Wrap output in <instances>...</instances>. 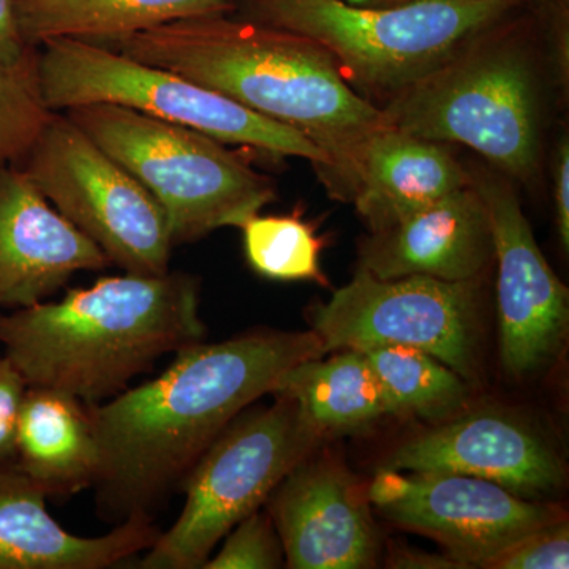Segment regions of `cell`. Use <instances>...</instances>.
<instances>
[{
    "label": "cell",
    "instance_id": "obj_27",
    "mask_svg": "<svg viewBox=\"0 0 569 569\" xmlns=\"http://www.w3.org/2000/svg\"><path fill=\"white\" fill-rule=\"evenodd\" d=\"M24 378L6 355L0 356V463L14 462L18 415L24 397Z\"/></svg>",
    "mask_w": 569,
    "mask_h": 569
},
{
    "label": "cell",
    "instance_id": "obj_18",
    "mask_svg": "<svg viewBox=\"0 0 569 569\" xmlns=\"http://www.w3.org/2000/svg\"><path fill=\"white\" fill-rule=\"evenodd\" d=\"M471 181L441 142L383 127L366 144L351 200L378 233Z\"/></svg>",
    "mask_w": 569,
    "mask_h": 569
},
{
    "label": "cell",
    "instance_id": "obj_15",
    "mask_svg": "<svg viewBox=\"0 0 569 569\" xmlns=\"http://www.w3.org/2000/svg\"><path fill=\"white\" fill-rule=\"evenodd\" d=\"M111 261L13 164H0V312L48 301L82 271Z\"/></svg>",
    "mask_w": 569,
    "mask_h": 569
},
{
    "label": "cell",
    "instance_id": "obj_24",
    "mask_svg": "<svg viewBox=\"0 0 569 569\" xmlns=\"http://www.w3.org/2000/svg\"><path fill=\"white\" fill-rule=\"evenodd\" d=\"M37 52L20 66L0 67V164L20 163L54 112L41 97Z\"/></svg>",
    "mask_w": 569,
    "mask_h": 569
},
{
    "label": "cell",
    "instance_id": "obj_29",
    "mask_svg": "<svg viewBox=\"0 0 569 569\" xmlns=\"http://www.w3.org/2000/svg\"><path fill=\"white\" fill-rule=\"evenodd\" d=\"M553 170V192H556L557 228L561 246L569 247V144L567 138L560 141Z\"/></svg>",
    "mask_w": 569,
    "mask_h": 569
},
{
    "label": "cell",
    "instance_id": "obj_17",
    "mask_svg": "<svg viewBox=\"0 0 569 569\" xmlns=\"http://www.w3.org/2000/svg\"><path fill=\"white\" fill-rule=\"evenodd\" d=\"M47 498L14 462L0 463V569L118 567L162 533L149 516H133L103 537H78L52 518Z\"/></svg>",
    "mask_w": 569,
    "mask_h": 569
},
{
    "label": "cell",
    "instance_id": "obj_10",
    "mask_svg": "<svg viewBox=\"0 0 569 569\" xmlns=\"http://www.w3.org/2000/svg\"><path fill=\"white\" fill-rule=\"evenodd\" d=\"M312 331L328 351L417 348L467 381L478 376V279L426 276L378 279L358 269L326 305L312 310Z\"/></svg>",
    "mask_w": 569,
    "mask_h": 569
},
{
    "label": "cell",
    "instance_id": "obj_14",
    "mask_svg": "<svg viewBox=\"0 0 569 569\" xmlns=\"http://www.w3.org/2000/svg\"><path fill=\"white\" fill-rule=\"evenodd\" d=\"M312 456V455H310ZM298 463L266 500L291 569H365L380 539L367 489L335 459Z\"/></svg>",
    "mask_w": 569,
    "mask_h": 569
},
{
    "label": "cell",
    "instance_id": "obj_19",
    "mask_svg": "<svg viewBox=\"0 0 569 569\" xmlns=\"http://www.w3.org/2000/svg\"><path fill=\"white\" fill-rule=\"evenodd\" d=\"M14 466L48 497L92 488L100 449L91 406L58 389L28 387L18 415Z\"/></svg>",
    "mask_w": 569,
    "mask_h": 569
},
{
    "label": "cell",
    "instance_id": "obj_20",
    "mask_svg": "<svg viewBox=\"0 0 569 569\" xmlns=\"http://www.w3.org/2000/svg\"><path fill=\"white\" fill-rule=\"evenodd\" d=\"M22 39L39 48L52 39L110 44L190 18L228 14L231 0H13Z\"/></svg>",
    "mask_w": 569,
    "mask_h": 569
},
{
    "label": "cell",
    "instance_id": "obj_25",
    "mask_svg": "<svg viewBox=\"0 0 569 569\" xmlns=\"http://www.w3.org/2000/svg\"><path fill=\"white\" fill-rule=\"evenodd\" d=\"M224 538L222 549L209 557L204 569H276L284 563L274 523L260 509L242 519Z\"/></svg>",
    "mask_w": 569,
    "mask_h": 569
},
{
    "label": "cell",
    "instance_id": "obj_4",
    "mask_svg": "<svg viewBox=\"0 0 569 569\" xmlns=\"http://www.w3.org/2000/svg\"><path fill=\"white\" fill-rule=\"evenodd\" d=\"M518 0H410L387 7L346 0H249L253 20L312 40L343 77L399 93L455 59Z\"/></svg>",
    "mask_w": 569,
    "mask_h": 569
},
{
    "label": "cell",
    "instance_id": "obj_8",
    "mask_svg": "<svg viewBox=\"0 0 569 569\" xmlns=\"http://www.w3.org/2000/svg\"><path fill=\"white\" fill-rule=\"evenodd\" d=\"M239 415L183 481L186 505L140 561L142 569H200L234 526L323 440L295 400Z\"/></svg>",
    "mask_w": 569,
    "mask_h": 569
},
{
    "label": "cell",
    "instance_id": "obj_9",
    "mask_svg": "<svg viewBox=\"0 0 569 569\" xmlns=\"http://www.w3.org/2000/svg\"><path fill=\"white\" fill-rule=\"evenodd\" d=\"M20 168L62 217L127 274L170 271V224L162 206L63 111H54Z\"/></svg>",
    "mask_w": 569,
    "mask_h": 569
},
{
    "label": "cell",
    "instance_id": "obj_30",
    "mask_svg": "<svg viewBox=\"0 0 569 569\" xmlns=\"http://www.w3.org/2000/svg\"><path fill=\"white\" fill-rule=\"evenodd\" d=\"M389 568H425V569H455L462 568L448 556H433V553L419 552V550L396 548L389 557Z\"/></svg>",
    "mask_w": 569,
    "mask_h": 569
},
{
    "label": "cell",
    "instance_id": "obj_21",
    "mask_svg": "<svg viewBox=\"0 0 569 569\" xmlns=\"http://www.w3.org/2000/svg\"><path fill=\"white\" fill-rule=\"evenodd\" d=\"M271 395L295 400L321 438L359 432L397 415L365 355L355 350L290 367Z\"/></svg>",
    "mask_w": 569,
    "mask_h": 569
},
{
    "label": "cell",
    "instance_id": "obj_22",
    "mask_svg": "<svg viewBox=\"0 0 569 569\" xmlns=\"http://www.w3.org/2000/svg\"><path fill=\"white\" fill-rule=\"evenodd\" d=\"M397 415L411 413L438 425L458 417L468 406L466 378L433 356L408 347L361 351Z\"/></svg>",
    "mask_w": 569,
    "mask_h": 569
},
{
    "label": "cell",
    "instance_id": "obj_13",
    "mask_svg": "<svg viewBox=\"0 0 569 569\" xmlns=\"http://www.w3.org/2000/svg\"><path fill=\"white\" fill-rule=\"evenodd\" d=\"M440 425L400 445L385 467L467 475L538 501L563 488L567 471L559 452L522 419L482 408Z\"/></svg>",
    "mask_w": 569,
    "mask_h": 569
},
{
    "label": "cell",
    "instance_id": "obj_7",
    "mask_svg": "<svg viewBox=\"0 0 569 569\" xmlns=\"http://www.w3.org/2000/svg\"><path fill=\"white\" fill-rule=\"evenodd\" d=\"M385 127L433 142H459L511 178L529 182L541 157L537 77L512 44L471 43L383 108Z\"/></svg>",
    "mask_w": 569,
    "mask_h": 569
},
{
    "label": "cell",
    "instance_id": "obj_1",
    "mask_svg": "<svg viewBox=\"0 0 569 569\" xmlns=\"http://www.w3.org/2000/svg\"><path fill=\"white\" fill-rule=\"evenodd\" d=\"M323 355L313 331L201 342L176 353L153 380L91 406L100 449L92 488L102 518H152L236 417L271 395L290 367Z\"/></svg>",
    "mask_w": 569,
    "mask_h": 569
},
{
    "label": "cell",
    "instance_id": "obj_3",
    "mask_svg": "<svg viewBox=\"0 0 569 569\" xmlns=\"http://www.w3.org/2000/svg\"><path fill=\"white\" fill-rule=\"evenodd\" d=\"M200 280L181 271L107 276L59 301L0 312V346L33 388L100 406L160 358L204 342Z\"/></svg>",
    "mask_w": 569,
    "mask_h": 569
},
{
    "label": "cell",
    "instance_id": "obj_5",
    "mask_svg": "<svg viewBox=\"0 0 569 569\" xmlns=\"http://www.w3.org/2000/svg\"><path fill=\"white\" fill-rule=\"evenodd\" d=\"M63 112L159 201L174 247L241 228L276 200L271 178L209 134L119 104Z\"/></svg>",
    "mask_w": 569,
    "mask_h": 569
},
{
    "label": "cell",
    "instance_id": "obj_28",
    "mask_svg": "<svg viewBox=\"0 0 569 569\" xmlns=\"http://www.w3.org/2000/svg\"><path fill=\"white\" fill-rule=\"evenodd\" d=\"M39 48L31 47L22 39L18 28L13 0H0V67L20 66L36 56Z\"/></svg>",
    "mask_w": 569,
    "mask_h": 569
},
{
    "label": "cell",
    "instance_id": "obj_16",
    "mask_svg": "<svg viewBox=\"0 0 569 569\" xmlns=\"http://www.w3.org/2000/svg\"><path fill=\"white\" fill-rule=\"evenodd\" d=\"M492 258L488 212L471 181L373 233L361 246L359 269L378 279L426 276L463 282L478 279Z\"/></svg>",
    "mask_w": 569,
    "mask_h": 569
},
{
    "label": "cell",
    "instance_id": "obj_6",
    "mask_svg": "<svg viewBox=\"0 0 569 569\" xmlns=\"http://www.w3.org/2000/svg\"><path fill=\"white\" fill-rule=\"evenodd\" d=\"M43 102L51 111L110 103L160 121L189 127L224 144L258 149L274 157H301L328 179L331 162L305 133L264 118L222 93L176 71L149 66L77 39L44 41L37 52Z\"/></svg>",
    "mask_w": 569,
    "mask_h": 569
},
{
    "label": "cell",
    "instance_id": "obj_11",
    "mask_svg": "<svg viewBox=\"0 0 569 569\" xmlns=\"http://www.w3.org/2000/svg\"><path fill=\"white\" fill-rule=\"evenodd\" d=\"M367 497L383 518L436 539L462 568H488L519 539L565 519L557 505L458 473L383 467L367 488Z\"/></svg>",
    "mask_w": 569,
    "mask_h": 569
},
{
    "label": "cell",
    "instance_id": "obj_26",
    "mask_svg": "<svg viewBox=\"0 0 569 569\" xmlns=\"http://www.w3.org/2000/svg\"><path fill=\"white\" fill-rule=\"evenodd\" d=\"M569 527L567 518L531 531L490 561L492 569H567Z\"/></svg>",
    "mask_w": 569,
    "mask_h": 569
},
{
    "label": "cell",
    "instance_id": "obj_31",
    "mask_svg": "<svg viewBox=\"0 0 569 569\" xmlns=\"http://www.w3.org/2000/svg\"><path fill=\"white\" fill-rule=\"evenodd\" d=\"M346 2L355 3V6L387 7L397 6V3L410 2V0H346Z\"/></svg>",
    "mask_w": 569,
    "mask_h": 569
},
{
    "label": "cell",
    "instance_id": "obj_23",
    "mask_svg": "<svg viewBox=\"0 0 569 569\" xmlns=\"http://www.w3.org/2000/svg\"><path fill=\"white\" fill-rule=\"evenodd\" d=\"M247 263L257 274L280 282L316 280L326 284L320 269L323 241L298 213H254L241 227Z\"/></svg>",
    "mask_w": 569,
    "mask_h": 569
},
{
    "label": "cell",
    "instance_id": "obj_2",
    "mask_svg": "<svg viewBox=\"0 0 569 569\" xmlns=\"http://www.w3.org/2000/svg\"><path fill=\"white\" fill-rule=\"evenodd\" d=\"M176 71L264 118L305 133L331 162L329 187L351 198L380 108L348 86L328 51L298 33L227 14L190 18L104 44Z\"/></svg>",
    "mask_w": 569,
    "mask_h": 569
},
{
    "label": "cell",
    "instance_id": "obj_12",
    "mask_svg": "<svg viewBox=\"0 0 569 569\" xmlns=\"http://www.w3.org/2000/svg\"><path fill=\"white\" fill-rule=\"evenodd\" d=\"M486 206L498 261L501 366L516 380L559 359L569 332L568 288L535 241L515 190L497 176L473 179Z\"/></svg>",
    "mask_w": 569,
    "mask_h": 569
}]
</instances>
